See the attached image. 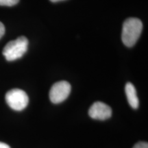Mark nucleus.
<instances>
[{
    "mask_svg": "<svg viewBox=\"0 0 148 148\" xmlns=\"http://www.w3.org/2000/svg\"><path fill=\"white\" fill-rule=\"evenodd\" d=\"M143 29V23L137 18H129L123 23L121 39L127 47H132L136 44Z\"/></svg>",
    "mask_w": 148,
    "mask_h": 148,
    "instance_id": "obj_1",
    "label": "nucleus"
},
{
    "mask_svg": "<svg viewBox=\"0 0 148 148\" xmlns=\"http://www.w3.org/2000/svg\"><path fill=\"white\" fill-rule=\"evenodd\" d=\"M28 40L26 37L20 36L11 40L3 49V55L8 61H14L21 58L26 53L28 47Z\"/></svg>",
    "mask_w": 148,
    "mask_h": 148,
    "instance_id": "obj_2",
    "label": "nucleus"
},
{
    "mask_svg": "<svg viewBox=\"0 0 148 148\" xmlns=\"http://www.w3.org/2000/svg\"><path fill=\"white\" fill-rule=\"evenodd\" d=\"M5 101L12 110L21 111L27 107L29 103V97L23 90L14 88L7 92Z\"/></svg>",
    "mask_w": 148,
    "mask_h": 148,
    "instance_id": "obj_3",
    "label": "nucleus"
},
{
    "mask_svg": "<svg viewBox=\"0 0 148 148\" xmlns=\"http://www.w3.org/2000/svg\"><path fill=\"white\" fill-rule=\"evenodd\" d=\"M71 89V85L66 81L56 82L49 91V99L56 104L62 102L69 97Z\"/></svg>",
    "mask_w": 148,
    "mask_h": 148,
    "instance_id": "obj_4",
    "label": "nucleus"
},
{
    "mask_svg": "<svg viewBox=\"0 0 148 148\" xmlns=\"http://www.w3.org/2000/svg\"><path fill=\"white\" fill-rule=\"evenodd\" d=\"M88 114L92 119L103 121L109 119L112 116V109L106 103L97 101L90 106Z\"/></svg>",
    "mask_w": 148,
    "mask_h": 148,
    "instance_id": "obj_5",
    "label": "nucleus"
},
{
    "mask_svg": "<svg viewBox=\"0 0 148 148\" xmlns=\"http://www.w3.org/2000/svg\"><path fill=\"white\" fill-rule=\"evenodd\" d=\"M125 91L130 106L134 109L138 108L139 106V100H138L136 88L134 85L131 82H127L125 84Z\"/></svg>",
    "mask_w": 148,
    "mask_h": 148,
    "instance_id": "obj_6",
    "label": "nucleus"
},
{
    "mask_svg": "<svg viewBox=\"0 0 148 148\" xmlns=\"http://www.w3.org/2000/svg\"><path fill=\"white\" fill-rule=\"evenodd\" d=\"M19 0H0V5L5 6H12L16 5Z\"/></svg>",
    "mask_w": 148,
    "mask_h": 148,
    "instance_id": "obj_7",
    "label": "nucleus"
},
{
    "mask_svg": "<svg viewBox=\"0 0 148 148\" xmlns=\"http://www.w3.org/2000/svg\"><path fill=\"white\" fill-rule=\"evenodd\" d=\"M133 148H148V144L146 142H138L135 144Z\"/></svg>",
    "mask_w": 148,
    "mask_h": 148,
    "instance_id": "obj_8",
    "label": "nucleus"
},
{
    "mask_svg": "<svg viewBox=\"0 0 148 148\" xmlns=\"http://www.w3.org/2000/svg\"><path fill=\"white\" fill-rule=\"evenodd\" d=\"M4 33H5V27L4 25H3V24L0 21V39H1V37L3 36Z\"/></svg>",
    "mask_w": 148,
    "mask_h": 148,
    "instance_id": "obj_9",
    "label": "nucleus"
},
{
    "mask_svg": "<svg viewBox=\"0 0 148 148\" xmlns=\"http://www.w3.org/2000/svg\"><path fill=\"white\" fill-rule=\"evenodd\" d=\"M0 148H10V147L8 145H7L6 143L0 142Z\"/></svg>",
    "mask_w": 148,
    "mask_h": 148,
    "instance_id": "obj_10",
    "label": "nucleus"
},
{
    "mask_svg": "<svg viewBox=\"0 0 148 148\" xmlns=\"http://www.w3.org/2000/svg\"><path fill=\"white\" fill-rule=\"evenodd\" d=\"M49 1H51V2H58V1H64V0H49Z\"/></svg>",
    "mask_w": 148,
    "mask_h": 148,
    "instance_id": "obj_11",
    "label": "nucleus"
}]
</instances>
